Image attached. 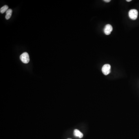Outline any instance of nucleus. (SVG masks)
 I'll return each instance as SVG.
<instances>
[{
	"label": "nucleus",
	"instance_id": "f257e3e1",
	"mask_svg": "<svg viewBox=\"0 0 139 139\" xmlns=\"http://www.w3.org/2000/svg\"><path fill=\"white\" fill-rule=\"evenodd\" d=\"M20 59L23 63L27 64L29 62L30 59L29 54L27 52H24L20 56Z\"/></svg>",
	"mask_w": 139,
	"mask_h": 139
},
{
	"label": "nucleus",
	"instance_id": "f03ea898",
	"mask_svg": "<svg viewBox=\"0 0 139 139\" xmlns=\"http://www.w3.org/2000/svg\"><path fill=\"white\" fill-rule=\"evenodd\" d=\"M138 14V11L137 10L132 9L129 12V16L131 19L135 20L137 18Z\"/></svg>",
	"mask_w": 139,
	"mask_h": 139
},
{
	"label": "nucleus",
	"instance_id": "7ed1b4c3",
	"mask_svg": "<svg viewBox=\"0 0 139 139\" xmlns=\"http://www.w3.org/2000/svg\"><path fill=\"white\" fill-rule=\"evenodd\" d=\"M110 68L111 66L110 64L104 65L102 68V72L105 75H108L110 72Z\"/></svg>",
	"mask_w": 139,
	"mask_h": 139
},
{
	"label": "nucleus",
	"instance_id": "20e7f679",
	"mask_svg": "<svg viewBox=\"0 0 139 139\" xmlns=\"http://www.w3.org/2000/svg\"><path fill=\"white\" fill-rule=\"evenodd\" d=\"M112 29H113V28H112V26L110 24H107L104 28V32L106 35H108L111 33Z\"/></svg>",
	"mask_w": 139,
	"mask_h": 139
},
{
	"label": "nucleus",
	"instance_id": "39448f33",
	"mask_svg": "<svg viewBox=\"0 0 139 139\" xmlns=\"http://www.w3.org/2000/svg\"><path fill=\"white\" fill-rule=\"evenodd\" d=\"M73 134H74V136H75L79 138H82L83 137V135L82 133L80 131H79V130H77V129L74 130Z\"/></svg>",
	"mask_w": 139,
	"mask_h": 139
},
{
	"label": "nucleus",
	"instance_id": "423d86ee",
	"mask_svg": "<svg viewBox=\"0 0 139 139\" xmlns=\"http://www.w3.org/2000/svg\"><path fill=\"white\" fill-rule=\"evenodd\" d=\"M13 13V11L11 9H9L7 11H6V19L7 20L9 19L11 17Z\"/></svg>",
	"mask_w": 139,
	"mask_h": 139
},
{
	"label": "nucleus",
	"instance_id": "0eeeda50",
	"mask_svg": "<svg viewBox=\"0 0 139 139\" xmlns=\"http://www.w3.org/2000/svg\"><path fill=\"white\" fill-rule=\"evenodd\" d=\"M8 8H9L8 7V6L7 5L4 6L0 8V13L2 14L4 13L5 12L7 11L8 10Z\"/></svg>",
	"mask_w": 139,
	"mask_h": 139
},
{
	"label": "nucleus",
	"instance_id": "6e6552de",
	"mask_svg": "<svg viewBox=\"0 0 139 139\" xmlns=\"http://www.w3.org/2000/svg\"><path fill=\"white\" fill-rule=\"evenodd\" d=\"M104 1L106 2H110V0H104Z\"/></svg>",
	"mask_w": 139,
	"mask_h": 139
},
{
	"label": "nucleus",
	"instance_id": "1a4fd4ad",
	"mask_svg": "<svg viewBox=\"0 0 139 139\" xmlns=\"http://www.w3.org/2000/svg\"><path fill=\"white\" fill-rule=\"evenodd\" d=\"M127 2H131V1H132V0H126Z\"/></svg>",
	"mask_w": 139,
	"mask_h": 139
},
{
	"label": "nucleus",
	"instance_id": "9d476101",
	"mask_svg": "<svg viewBox=\"0 0 139 139\" xmlns=\"http://www.w3.org/2000/svg\"><path fill=\"white\" fill-rule=\"evenodd\" d=\"M70 139V138H68V139Z\"/></svg>",
	"mask_w": 139,
	"mask_h": 139
}]
</instances>
